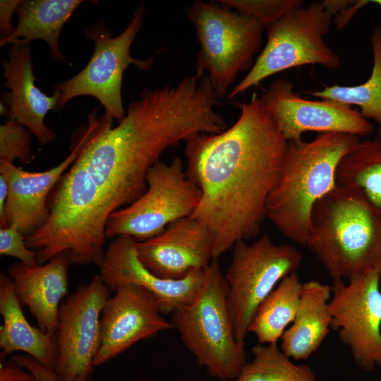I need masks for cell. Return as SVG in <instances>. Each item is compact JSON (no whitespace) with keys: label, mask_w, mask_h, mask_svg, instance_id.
I'll return each instance as SVG.
<instances>
[{"label":"cell","mask_w":381,"mask_h":381,"mask_svg":"<svg viewBox=\"0 0 381 381\" xmlns=\"http://www.w3.org/2000/svg\"><path fill=\"white\" fill-rule=\"evenodd\" d=\"M354 1L349 0H324L320 2L325 9L333 17L341 13Z\"/></svg>","instance_id":"35"},{"label":"cell","mask_w":381,"mask_h":381,"mask_svg":"<svg viewBox=\"0 0 381 381\" xmlns=\"http://www.w3.org/2000/svg\"><path fill=\"white\" fill-rule=\"evenodd\" d=\"M232 248L224 274L226 305L235 338L244 344L258 306L282 279L297 271L303 255L292 246L275 244L267 234L251 243L238 241Z\"/></svg>","instance_id":"10"},{"label":"cell","mask_w":381,"mask_h":381,"mask_svg":"<svg viewBox=\"0 0 381 381\" xmlns=\"http://www.w3.org/2000/svg\"><path fill=\"white\" fill-rule=\"evenodd\" d=\"M0 255L17 258L27 266L38 265L35 252L28 248L25 236L15 225L0 228Z\"/></svg>","instance_id":"30"},{"label":"cell","mask_w":381,"mask_h":381,"mask_svg":"<svg viewBox=\"0 0 381 381\" xmlns=\"http://www.w3.org/2000/svg\"><path fill=\"white\" fill-rule=\"evenodd\" d=\"M361 137L320 133L310 141H288L279 179L266 205V218L289 239L306 245L311 212L337 185L341 158Z\"/></svg>","instance_id":"4"},{"label":"cell","mask_w":381,"mask_h":381,"mask_svg":"<svg viewBox=\"0 0 381 381\" xmlns=\"http://www.w3.org/2000/svg\"><path fill=\"white\" fill-rule=\"evenodd\" d=\"M4 87L1 102L8 108L7 121L16 120L44 145L56 138L55 133L44 123L49 111L58 110L60 93L52 96L42 92L35 84L32 51L30 44H15L8 51V58L1 59Z\"/></svg>","instance_id":"19"},{"label":"cell","mask_w":381,"mask_h":381,"mask_svg":"<svg viewBox=\"0 0 381 381\" xmlns=\"http://www.w3.org/2000/svg\"><path fill=\"white\" fill-rule=\"evenodd\" d=\"M303 283L297 272L282 279L258 306L249 326V332L259 344L277 343L295 319Z\"/></svg>","instance_id":"25"},{"label":"cell","mask_w":381,"mask_h":381,"mask_svg":"<svg viewBox=\"0 0 381 381\" xmlns=\"http://www.w3.org/2000/svg\"><path fill=\"white\" fill-rule=\"evenodd\" d=\"M238 106L241 114L231 127L186 140V172L201 192L191 217L210 232L212 258L259 234L288 146L260 97Z\"/></svg>","instance_id":"1"},{"label":"cell","mask_w":381,"mask_h":381,"mask_svg":"<svg viewBox=\"0 0 381 381\" xmlns=\"http://www.w3.org/2000/svg\"><path fill=\"white\" fill-rule=\"evenodd\" d=\"M97 111L87 115L69 155L56 166L41 172L24 171L13 162L0 159V175L8 186L5 216L8 226L15 225L27 236L38 229L49 215L48 195L64 172L82 152L97 123Z\"/></svg>","instance_id":"15"},{"label":"cell","mask_w":381,"mask_h":381,"mask_svg":"<svg viewBox=\"0 0 381 381\" xmlns=\"http://www.w3.org/2000/svg\"><path fill=\"white\" fill-rule=\"evenodd\" d=\"M333 17L321 2L287 11L267 28L266 44L246 76L228 94L231 99L265 78L291 68L319 64L330 69L341 64L339 54L325 41Z\"/></svg>","instance_id":"8"},{"label":"cell","mask_w":381,"mask_h":381,"mask_svg":"<svg viewBox=\"0 0 381 381\" xmlns=\"http://www.w3.org/2000/svg\"><path fill=\"white\" fill-rule=\"evenodd\" d=\"M207 75L195 73L177 85L145 89L131 102L125 116L112 127L105 114L79 156L111 214L128 205L147 190L146 176L163 152L200 133L227 128Z\"/></svg>","instance_id":"2"},{"label":"cell","mask_w":381,"mask_h":381,"mask_svg":"<svg viewBox=\"0 0 381 381\" xmlns=\"http://www.w3.org/2000/svg\"><path fill=\"white\" fill-rule=\"evenodd\" d=\"M32 133L16 120H8L0 126V159L13 163L18 159L29 163L32 159Z\"/></svg>","instance_id":"29"},{"label":"cell","mask_w":381,"mask_h":381,"mask_svg":"<svg viewBox=\"0 0 381 381\" xmlns=\"http://www.w3.org/2000/svg\"><path fill=\"white\" fill-rule=\"evenodd\" d=\"M136 245L132 237L120 236L105 251L99 274L110 291L128 284L143 287L155 296L162 314H172L195 300L203 286L207 267L194 270L182 279H162L143 265Z\"/></svg>","instance_id":"17"},{"label":"cell","mask_w":381,"mask_h":381,"mask_svg":"<svg viewBox=\"0 0 381 381\" xmlns=\"http://www.w3.org/2000/svg\"><path fill=\"white\" fill-rule=\"evenodd\" d=\"M250 351L253 359L230 381H318L309 365L294 363L277 343H258Z\"/></svg>","instance_id":"27"},{"label":"cell","mask_w":381,"mask_h":381,"mask_svg":"<svg viewBox=\"0 0 381 381\" xmlns=\"http://www.w3.org/2000/svg\"><path fill=\"white\" fill-rule=\"evenodd\" d=\"M380 276L373 272L333 281L329 310L331 329L365 370L381 369Z\"/></svg>","instance_id":"12"},{"label":"cell","mask_w":381,"mask_h":381,"mask_svg":"<svg viewBox=\"0 0 381 381\" xmlns=\"http://www.w3.org/2000/svg\"><path fill=\"white\" fill-rule=\"evenodd\" d=\"M373 54V64L369 78L363 83L354 86L334 85L325 86L318 91L305 93L315 98L329 99L349 106L356 105L365 119H373L378 124L381 135V25H376L370 37Z\"/></svg>","instance_id":"26"},{"label":"cell","mask_w":381,"mask_h":381,"mask_svg":"<svg viewBox=\"0 0 381 381\" xmlns=\"http://www.w3.org/2000/svg\"><path fill=\"white\" fill-rule=\"evenodd\" d=\"M288 140L302 139L307 131L368 136L373 125L351 106L329 99L310 100L294 91L286 79L272 81L260 97Z\"/></svg>","instance_id":"14"},{"label":"cell","mask_w":381,"mask_h":381,"mask_svg":"<svg viewBox=\"0 0 381 381\" xmlns=\"http://www.w3.org/2000/svg\"><path fill=\"white\" fill-rule=\"evenodd\" d=\"M212 248L210 232L191 216L171 223L158 235L136 245L143 265L158 277L169 280L205 269L212 259Z\"/></svg>","instance_id":"18"},{"label":"cell","mask_w":381,"mask_h":381,"mask_svg":"<svg viewBox=\"0 0 381 381\" xmlns=\"http://www.w3.org/2000/svg\"><path fill=\"white\" fill-rule=\"evenodd\" d=\"M7 198V183L4 176L0 175V228H6L8 226L5 216V208Z\"/></svg>","instance_id":"36"},{"label":"cell","mask_w":381,"mask_h":381,"mask_svg":"<svg viewBox=\"0 0 381 381\" xmlns=\"http://www.w3.org/2000/svg\"><path fill=\"white\" fill-rule=\"evenodd\" d=\"M145 6L138 4L124 30L113 37L103 20L86 28L84 36L95 43L93 54L86 66L73 77L54 85L60 93L59 108L79 96L95 97L105 109V114L120 121L126 115L121 95L123 75L133 65L140 71L150 68L153 57L140 60L131 55V44L144 21Z\"/></svg>","instance_id":"9"},{"label":"cell","mask_w":381,"mask_h":381,"mask_svg":"<svg viewBox=\"0 0 381 381\" xmlns=\"http://www.w3.org/2000/svg\"><path fill=\"white\" fill-rule=\"evenodd\" d=\"M46 222L25 236L38 265L66 253L71 265L100 268L111 212L92 175L78 158L58 183Z\"/></svg>","instance_id":"3"},{"label":"cell","mask_w":381,"mask_h":381,"mask_svg":"<svg viewBox=\"0 0 381 381\" xmlns=\"http://www.w3.org/2000/svg\"><path fill=\"white\" fill-rule=\"evenodd\" d=\"M19 0L0 1V35L1 39L9 37L15 30L11 18L20 4Z\"/></svg>","instance_id":"32"},{"label":"cell","mask_w":381,"mask_h":381,"mask_svg":"<svg viewBox=\"0 0 381 381\" xmlns=\"http://www.w3.org/2000/svg\"><path fill=\"white\" fill-rule=\"evenodd\" d=\"M306 246L333 281L370 272L381 277V215L344 186L314 205Z\"/></svg>","instance_id":"5"},{"label":"cell","mask_w":381,"mask_h":381,"mask_svg":"<svg viewBox=\"0 0 381 381\" xmlns=\"http://www.w3.org/2000/svg\"><path fill=\"white\" fill-rule=\"evenodd\" d=\"M336 181L381 215V135L361 140L341 158Z\"/></svg>","instance_id":"24"},{"label":"cell","mask_w":381,"mask_h":381,"mask_svg":"<svg viewBox=\"0 0 381 381\" xmlns=\"http://www.w3.org/2000/svg\"><path fill=\"white\" fill-rule=\"evenodd\" d=\"M186 12L200 44L196 73L207 72L215 95L222 99L238 74L252 68L265 28L256 18L225 8L217 1L196 0Z\"/></svg>","instance_id":"7"},{"label":"cell","mask_w":381,"mask_h":381,"mask_svg":"<svg viewBox=\"0 0 381 381\" xmlns=\"http://www.w3.org/2000/svg\"><path fill=\"white\" fill-rule=\"evenodd\" d=\"M227 291L218 258H212L197 297L174 311L171 320L197 363L210 376L222 381L235 379L246 363L244 344L238 342L234 334Z\"/></svg>","instance_id":"6"},{"label":"cell","mask_w":381,"mask_h":381,"mask_svg":"<svg viewBox=\"0 0 381 381\" xmlns=\"http://www.w3.org/2000/svg\"><path fill=\"white\" fill-rule=\"evenodd\" d=\"M110 290L101 275L79 285L59 309L54 372L60 381L90 376L101 344V315Z\"/></svg>","instance_id":"13"},{"label":"cell","mask_w":381,"mask_h":381,"mask_svg":"<svg viewBox=\"0 0 381 381\" xmlns=\"http://www.w3.org/2000/svg\"><path fill=\"white\" fill-rule=\"evenodd\" d=\"M1 356L20 351L54 370L57 347L54 337L31 325L25 317L8 274L0 273Z\"/></svg>","instance_id":"22"},{"label":"cell","mask_w":381,"mask_h":381,"mask_svg":"<svg viewBox=\"0 0 381 381\" xmlns=\"http://www.w3.org/2000/svg\"><path fill=\"white\" fill-rule=\"evenodd\" d=\"M0 381H37L26 369L20 367L12 360L1 362Z\"/></svg>","instance_id":"33"},{"label":"cell","mask_w":381,"mask_h":381,"mask_svg":"<svg viewBox=\"0 0 381 381\" xmlns=\"http://www.w3.org/2000/svg\"><path fill=\"white\" fill-rule=\"evenodd\" d=\"M146 181L147 190L140 197L109 215L107 238L126 236L144 241L171 223L190 217L200 202V190L188 177L180 157L170 164L157 162L147 171Z\"/></svg>","instance_id":"11"},{"label":"cell","mask_w":381,"mask_h":381,"mask_svg":"<svg viewBox=\"0 0 381 381\" xmlns=\"http://www.w3.org/2000/svg\"><path fill=\"white\" fill-rule=\"evenodd\" d=\"M370 2L376 4L381 7V0H373V1H370Z\"/></svg>","instance_id":"37"},{"label":"cell","mask_w":381,"mask_h":381,"mask_svg":"<svg viewBox=\"0 0 381 381\" xmlns=\"http://www.w3.org/2000/svg\"><path fill=\"white\" fill-rule=\"evenodd\" d=\"M369 2L370 1L368 0L355 1L352 5L346 8L341 13L334 16L333 23H335L337 28L341 29L345 27L357 11Z\"/></svg>","instance_id":"34"},{"label":"cell","mask_w":381,"mask_h":381,"mask_svg":"<svg viewBox=\"0 0 381 381\" xmlns=\"http://www.w3.org/2000/svg\"><path fill=\"white\" fill-rule=\"evenodd\" d=\"M224 8L235 9L258 20L267 28L289 10L303 5L301 0H219Z\"/></svg>","instance_id":"28"},{"label":"cell","mask_w":381,"mask_h":381,"mask_svg":"<svg viewBox=\"0 0 381 381\" xmlns=\"http://www.w3.org/2000/svg\"><path fill=\"white\" fill-rule=\"evenodd\" d=\"M331 296L330 285L318 280L303 283L295 319L280 338V349L288 357L308 359L322 345L331 329Z\"/></svg>","instance_id":"21"},{"label":"cell","mask_w":381,"mask_h":381,"mask_svg":"<svg viewBox=\"0 0 381 381\" xmlns=\"http://www.w3.org/2000/svg\"><path fill=\"white\" fill-rule=\"evenodd\" d=\"M69 265L68 254L61 253L42 265L30 267L17 262L8 270L18 302L28 308L38 327L53 337L59 306L68 292Z\"/></svg>","instance_id":"20"},{"label":"cell","mask_w":381,"mask_h":381,"mask_svg":"<svg viewBox=\"0 0 381 381\" xmlns=\"http://www.w3.org/2000/svg\"><path fill=\"white\" fill-rule=\"evenodd\" d=\"M101 315V344L93 365H101L140 340L173 328L162 315L155 296L139 286L118 289Z\"/></svg>","instance_id":"16"},{"label":"cell","mask_w":381,"mask_h":381,"mask_svg":"<svg viewBox=\"0 0 381 381\" xmlns=\"http://www.w3.org/2000/svg\"><path fill=\"white\" fill-rule=\"evenodd\" d=\"M81 0H23L16 13L18 24L8 37L0 39V46L12 44H30L35 40L45 41L50 57L58 62H66L62 54L59 39L62 28Z\"/></svg>","instance_id":"23"},{"label":"cell","mask_w":381,"mask_h":381,"mask_svg":"<svg viewBox=\"0 0 381 381\" xmlns=\"http://www.w3.org/2000/svg\"><path fill=\"white\" fill-rule=\"evenodd\" d=\"M11 360L28 370L37 381H60L54 370L44 365L30 356L16 355ZM74 381H91L90 376H81Z\"/></svg>","instance_id":"31"}]
</instances>
